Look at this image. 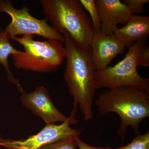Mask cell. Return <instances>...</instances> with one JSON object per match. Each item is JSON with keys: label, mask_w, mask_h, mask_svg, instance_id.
<instances>
[{"label": "cell", "mask_w": 149, "mask_h": 149, "mask_svg": "<svg viewBox=\"0 0 149 149\" xmlns=\"http://www.w3.org/2000/svg\"><path fill=\"white\" fill-rule=\"evenodd\" d=\"M63 35L66 58L64 79L74 100L69 117L75 118L78 104L84 120L89 121L93 118V104L96 91V70L92 60L91 47L81 45L67 32H65Z\"/></svg>", "instance_id": "6da1fadb"}, {"label": "cell", "mask_w": 149, "mask_h": 149, "mask_svg": "<svg viewBox=\"0 0 149 149\" xmlns=\"http://www.w3.org/2000/svg\"><path fill=\"white\" fill-rule=\"evenodd\" d=\"M96 105L102 115L115 112L119 116L118 133L123 140L130 126L139 135V124L149 116V93L130 87L111 88L100 94Z\"/></svg>", "instance_id": "7a4b0ae2"}, {"label": "cell", "mask_w": 149, "mask_h": 149, "mask_svg": "<svg viewBox=\"0 0 149 149\" xmlns=\"http://www.w3.org/2000/svg\"><path fill=\"white\" fill-rule=\"evenodd\" d=\"M43 12L52 27L67 32L82 46L91 47L94 29L90 16L78 0H41Z\"/></svg>", "instance_id": "3957f363"}, {"label": "cell", "mask_w": 149, "mask_h": 149, "mask_svg": "<svg viewBox=\"0 0 149 149\" xmlns=\"http://www.w3.org/2000/svg\"><path fill=\"white\" fill-rule=\"evenodd\" d=\"M34 37L26 35L11 39L23 46L24 49L11 56L14 65L17 69L32 72H54L65 58L63 43L55 40L36 41Z\"/></svg>", "instance_id": "277c9868"}, {"label": "cell", "mask_w": 149, "mask_h": 149, "mask_svg": "<svg viewBox=\"0 0 149 149\" xmlns=\"http://www.w3.org/2000/svg\"><path fill=\"white\" fill-rule=\"evenodd\" d=\"M147 40L139 41L128 48L125 57L113 66L96 70V90L126 87L136 88L149 93V79L141 77L137 67L139 55L146 46Z\"/></svg>", "instance_id": "5b68a950"}, {"label": "cell", "mask_w": 149, "mask_h": 149, "mask_svg": "<svg viewBox=\"0 0 149 149\" xmlns=\"http://www.w3.org/2000/svg\"><path fill=\"white\" fill-rule=\"evenodd\" d=\"M0 13L10 17V23L4 29L10 39L18 35H39L47 40H55L64 43L63 35L50 26L47 19L35 18L30 13L29 8L23 6L17 9L9 0H0Z\"/></svg>", "instance_id": "8992f818"}, {"label": "cell", "mask_w": 149, "mask_h": 149, "mask_svg": "<svg viewBox=\"0 0 149 149\" xmlns=\"http://www.w3.org/2000/svg\"><path fill=\"white\" fill-rule=\"evenodd\" d=\"M70 124L66 121L60 125H47L37 134L20 140L4 139L0 135V146L5 149H37L58 140L79 136L82 130L72 129Z\"/></svg>", "instance_id": "52a82bcc"}, {"label": "cell", "mask_w": 149, "mask_h": 149, "mask_svg": "<svg viewBox=\"0 0 149 149\" xmlns=\"http://www.w3.org/2000/svg\"><path fill=\"white\" fill-rule=\"evenodd\" d=\"M21 93L20 100L22 105L42 118L47 125L66 121L71 124H77L75 118L67 117L56 107L44 86H38L32 93H27L24 90Z\"/></svg>", "instance_id": "ba28073f"}, {"label": "cell", "mask_w": 149, "mask_h": 149, "mask_svg": "<svg viewBox=\"0 0 149 149\" xmlns=\"http://www.w3.org/2000/svg\"><path fill=\"white\" fill-rule=\"evenodd\" d=\"M93 64L96 70L107 67L113 59L123 54L125 46L114 35L94 32L91 45Z\"/></svg>", "instance_id": "9c48e42d"}, {"label": "cell", "mask_w": 149, "mask_h": 149, "mask_svg": "<svg viewBox=\"0 0 149 149\" xmlns=\"http://www.w3.org/2000/svg\"><path fill=\"white\" fill-rule=\"evenodd\" d=\"M96 6L101 22V32L113 35L118 24H125L133 15L120 0H96Z\"/></svg>", "instance_id": "30bf717a"}, {"label": "cell", "mask_w": 149, "mask_h": 149, "mask_svg": "<svg viewBox=\"0 0 149 149\" xmlns=\"http://www.w3.org/2000/svg\"><path fill=\"white\" fill-rule=\"evenodd\" d=\"M113 35L125 47L147 40L149 35V17L133 15L124 27L118 28Z\"/></svg>", "instance_id": "8fae6325"}, {"label": "cell", "mask_w": 149, "mask_h": 149, "mask_svg": "<svg viewBox=\"0 0 149 149\" xmlns=\"http://www.w3.org/2000/svg\"><path fill=\"white\" fill-rule=\"evenodd\" d=\"M10 38L2 27H0V64L4 68L8 80L10 83L16 85L18 91L22 93L24 89L18 79L14 77L10 68L8 58L10 55L17 54L21 51L14 47L10 42Z\"/></svg>", "instance_id": "7c38bea8"}, {"label": "cell", "mask_w": 149, "mask_h": 149, "mask_svg": "<svg viewBox=\"0 0 149 149\" xmlns=\"http://www.w3.org/2000/svg\"><path fill=\"white\" fill-rule=\"evenodd\" d=\"M85 10L87 11L90 15L94 32L101 31V22L97 6L95 0H80Z\"/></svg>", "instance_id": "4fadbf2b"}, {"label": "cell", "mask_w": 149, "mask_h": 149, "mask_svg": "<svg viewBox=\"0 0 149 149\" xmlns=\"http://www.w3.org/2000/svg\"><path fill=\"white\" fill-rule=\"evenodd\" d=\"M76 137H70L46 144L37 149H77Z\"/></svg>", "instance_id": "5bb4252c"}, {"label": "cell", "mask_w": 149, "mask_h": 149, "mask_svg": "<svg viewBox=\"0 0 149 149\" xmlns=\"http://www.w3.org/2000/svg\"><path fill=\"white\" fill-rule=\"evenodd\" d=\"M116 149H149V131L143 135H138L128 145Z\"/></svg>", "instance_id": "9a60e30c"}, {"label": "cell", "mask_w": 149, "mask_h": 149, "mask_svg": "<svg viewBox=\"0 0 149 149\" xmlns=\"http://www.w3.org/2000/svg\"><path fill=\"white\" fill-rule=\"evenodd\" d=\"M122 2L129 9L132 15H140L145 11L144 5L149 3V0H123Z\"/></svg>", "instance_id": "2e32d148"}, {"label": "cell", "mask_w": 149, "mask_h": 149, "mask_svg": "<svg viewBox=\"0 0 149 149\" xmlns=\"http://www.w3.org/2000/svg\"><path fill=\"white\" fill-rule=\"evenodd\" d=\"M139 66L148 67L149 66V47L148 46H145L141 51L139 55Z\"/></svg>", "instance_id": "e0dca14e"}, {"label": "cell", "mask_w": 149, "mask_h": 149, "mask_svg": "<svg viewBox=\"0 0 149 149\" xmlns=\"http://www.w3.org/2000/svg\"><path fill=\"white\" fill-rule=\"evenodd\" d=\"M76 143L77 147L79 149H112L110 147H95L90 146L86 143H84L82 140H80L79 136L76 137Z\"/></svg>", "instance_id": "ac0fdd59"}]
</instances>
